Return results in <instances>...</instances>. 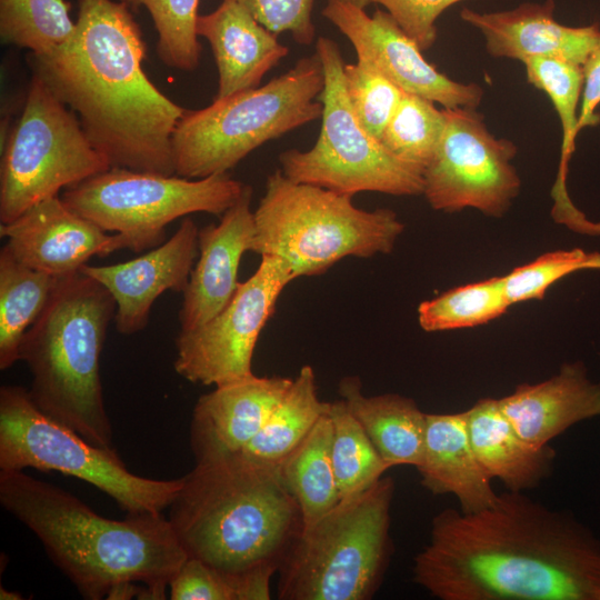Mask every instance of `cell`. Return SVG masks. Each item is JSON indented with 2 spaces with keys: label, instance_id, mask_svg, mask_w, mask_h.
<instances>
[{
  "label": "cell",
  "instance_id": "obj_1",
  "mask_svg": "<svg viewBox=\"0 0 600 600\" xmlns=\"http://www.w3.org/2000/svg\"><path fill=\"white\" fill-rule=\"evenodd\" d=\"M412 578L440 600H596L600 539L569 512L507 491L477 512L437 513Z\"/></svg>",
  "mask_w": 600,
  "mask_h": 600
},
{
  "label": "cell",
  "instance_id": "obj_2",
  "mask_svg": "<svg viewBox=\"0 0 600 600\" xmlns=\"http://www.w3.org/2000/svg\"><path fill=\"white\" fill-rule=\"evenodd\" d=\"M147 47L131 9L114 0H78L72 37L29 53L32 76L78 114L111 167L174 174L171 137L187 111L143 71Z\"/></svg>",
  "mask_w": 600,
  "mask_h": 600
},
{
  "label": "cell",
  "instance_id": "obj_3",
  "mask_svg": "<svg viewBox=\"0 0 600 600\" xmlns=\"http://www.w3.org/2000/svg\"><path fill=\"white\" fill-rule=\"evenodd\" d=\"M168 519L187 556L222 574L237 600L271 598V578L303 527L278 468L240 453L196 462Z\"/></svg>",
  "mask_w": 600,
  "mask_h": 600
},
{
  "label": "cell",
  "instance_id": "obj_4",
  "mask_svg": "<svg viewBox=\"0 0 600 600\" xmlns=\"http://www.w3.org/2000/svg\"><path fill=\"white\" fill-rule=\"evenodd\" d=\"M0 502L38 537L84 599L106 598L123 581L143 583L141 599H166L170 579L188 558L161 513L108 519L24 471H0Z\"/></svg>",
  "mask_w": 600,
  "mask_h": 600
},
{
  "label": "cell",
  "instance_id": "obj_5",
  "mask_svg": "<svg viewBox=\"0 0 600 600\" xmlns=\"http://www.w3.org/2000/svg\"><path fill=\"white\" fill-rule=\"evenodd\" d=\"M114 316L116 301L102 284L81 271L63 277L19 351L36 406L103 448L113 447L99 364Z\"/></svg>",
  "mask_w": 600,
  "mask_h": 600
},
{
  "label": "cell",
  "instance_id": "obj_6",
  "mask_svg": "<svg viewBox=\"0 0 600 600\" xmlns=\"http://www.w3.org/2000/svg\"><path fill=\"white\" fill-rule=\"evenodd\" d=\"M254 216L251 251L277 257L294 280L318 276L348 257L390 253L404 230L388 208L364 210L352 196L269 174Z\"/></svg>",
  "mask_w": 600,
  "mask_h": 600
},
{
  "label": "cell",
  "instance_id": "obj_7",
  "mask_svg": "<svg viewBox=\"0 0 600 600\" xmlns=\"http://www.w3.org/2000/svg\"><path fill=\"white\" fill-rule=\"evenodd\" d=\"M324 76L317 52L286 73L198 110H187L171 137L174 174L228 173L267 141L321 118Z\"/></svg>",
  "mask_w": 600,
  "mask_h": 600
},
{
  "label": "cell",
  "instance_id": "obj_8",
  "mask_svg": "<svg viewBox=\"0 0 600 600\" xmlns=\"http://www.w3.org/2000/svg\"><path fill=\"white\" fill-rule=\"evenodd\" d=\"M393 496V479L382 477L303 526L278 569V599H371L392 553Z\"/></svg>",
  "mask_w": 600,
  "mask_h": 600
},
{
  "label": "cell",
  "instance_id": "obj_9",
  "mask_svg": "<svg viewBox=\"0 0 600 600\" xmlns=\"http://www.w3.org/2000/svg\"><path fill=\"white\" fill-rule=\"evenodd\" d=\"M33 468L76 477L114 499L127 513H161L182 478L157 480L131 472L113 448L88 442L42 412L27 389H0V471Z\"/></svg>",
  "mask_w": 600,
  "mask_h": 600
},
{
  "label": "cell",
  "instance_id": "obj_10",
  "mask_svg": "<svg viewBox=\"0 0 600 600\" xmlns=\"http://www.w3.org/2000/svg\"><path fill=\"white\" fill-rule=\"evenodd\" d=\"M316 52L323 67L321 128L307 151L290 149L279 156L281 172L290 180L338 193L380 192L419 196L423 173L390 153L360 124L347 96L340 48L319 37Z\"/></svg>",
  "mask_w": 600,
  "mask_h": 600
},
{
  "label": "cell",
  "instance_id": "obj_11",
  "mask_svg": "<svg viewBox=\"0 0 600 600\" xmlns=\"http://www.w3.org/2000/svg\"><path fill=\"white\" fill-rule=\"evenodd\" d=\"M244 187L229 173L187 179L111 167L67 188L61 198L103 231L119 234L124 249L141 252L163 243L176 219L196 212L221 217Z\"/></svg>",
  "mask_w": 600,
  "mask_h": 600
},
{
  "label": "cell",
  "instance_id": "obj_12",
  "mask_svg": "<svg viewBox=\"0 0 600 600\" xmlns=\"http://www.w3.org/2000/svg\"><path fill=\"white\" fill-rule=\"evenodd\" d=\"M1 151L0 223L110 168L76 113L34 76Z\"/></svg>",
  "mask_w": 600,
  "mask_h": 600
},
{
  "label": "cell",
  "instance_id": "obj_13",
  "mask_svg": "<svg viewBox=\"0 0 600 600\" xmlns=\"http://www.w3.org/2000/svg\"><path fill=\"white\" fill-rule=\"evenodd\" d=\"M446 127L438 150L423 171V192L433 210L466 208L500 218L521 188L512 160L516 144L497 138L473 108L446 109Z\"/></svg>",
  "mask_w": 600,
  "mask_h": 600
},
{
  "label": "cell",
  "instance_id": "obj_14",
  "mask_svg": "<svg viewBox=\"0 0 600 600\" xmlns=\"http://www.w3.org/2000/svg\"><path fill=\"white\" fill-rule=\"evenodd\" d=\"M293 280L282 260L262 256L257 270L239 283L219 313L197 329L180 331L176 372L192 383L214 387L253 374L259 336L283 289Z\"/></svg>",
  "mask_w": 600,
  "mask_h": 600
},
{
  "label": "cell",
  "instance_id": "obj_15",
  "mask_svg": "<svg viewBox=\"0 0 600 600\" xmlns=\"http://www.w3.org/2000/svg\"><path fill=\"white\" fill-rule=\"evenodd\" d=\"M322 16L350 41L358 61L381 72L402 91L446 109L480 106L484 93L481 86L458 82L438 71L386 10L376 9L369 16L352 3L328 0Z\"/></svg>",
  "mask_w": 600,
  "mask_h": 600
},
{
  "label": "cell",
  "instance_id": "obj_16",
  "mask_svg": "<svg viewBox=\"0 0 600 600\" xmlns=\"http://www.w3.org/2000/svg\"><path fill=\"white\" fill-rule=\"evenodd\" d=\"M6 246L26 266L56 277L80 271L94 257L124 249L119 234L103 231L70 209L58 196L26 210L14 220L0 223Z\"/></svg>",
  "mask_w": 600,
  "mask_h": 600
},
{
  "label": "cell",
  "instance_id": "obj_17",
  "mask_svg": "<svg viewBox=\"0 0 600 600\" xmlns=\"http://www.w3.org/2000/svg\"><path fill=\"white\" fill-rule=\"evenodd\" d=\"M199 228L184 218L174 234L151 251L109 266L80 271L102 284L116 301V328L122 334L143 330L153 302L163 292H183L198 256Z\"/></svg>",
  "mask_w": 600,
  "mask_h": 600
},
{
  "label": "cell",
  "instance_id": "obj_18",
  "mask_svg": "<svg viewBox=\"0 0 600 600\" xmlns=\"http://www.w3.org/2000/svg\"><path fill=\"white\" fill-rule=\"evenodd\" d=\"M251 199L252 188L246 184L238 201L221 216L218 224L199 229V258L182 292L180 331L208 322L236 293L240 261L244 252L251 251L254 237Z\"/></svg>",
  "mask_w": 600,
  "mask_h": 600
},
{
  "label": "cell",
  "instance_id": "obj_19",
  "mask_svg": "<svg viewBox=\"0 0 600 600\" xmlns=\"http://www.w3.org/2000/svg\"><path fill=\"white\" fill-rule=\"evenodd\" d=\"M554 8L553 0L523 2L513 9L493 12L463 8L460 19L481 32L486 50L493 58L521 62L554 58L583 66L597 44L600 24H561L554 19Z\"/></svg>",
  "mask_w": 600,
  "mask_h": 600
},
{
  "label": "cell",
  "instance_id": "obj_20",
  "mask_svg": "<svg viewBox=\"0 0 600 600\" xmlns=\"http://www.w3.org/2000/svg\"><path fill=\"white\" fill-rule=\"evenodd\" d=\"M291 382V378L253 373L202 394L190 424L196 462L240 452L262 429Z\"/></svg>",
  "mask_w": 600,
  "mask_h": 600
},
{
  "label": "cell",
  "instance_id": "obj_21",
  "mask_svg": "<svg viewBox=\"0 0 600 600\" xmlns=\"http://www.w3.org/2000/svg\"><path fill=\"white\" fill-rule=\"evenodd\" d=\"M498 403L524 440L544 446L573 424L600 416V383L582 362H567L550 379L519 384Z\"/></svg>",
  "mask_w": 600,
  "mask_h": 600
},
{
  "label": "cell",
  "instance_id": "obj_22",
  "mask_svg": "<svg viewBox=\"0 0 600 600\" xmlns=\"http://www.w3.org/2000/svg\"><path fill=\"white\" fill-rule=\"evenodd\" d=\"M197 33L209 42L217 64L214 99L259 87L264 74L289 53L277 34L230 0H222L212 12L199 14Z\"/></svg>",
  "mask_w": 600,
  "mask_h": 600
},
{
  "label": "cell",
  "instance_id": "obj_23",
  "mask_svg": "<svg viewBox=\"0 0 600 600\" xmlns=\"http://www.w3.org/2000/svg\"><path fill=\"white\" fill-rule=\"evenodd\" d=\"M417 470L427 490L453 494L463 512L480 511L498 498L471 446L466 411L427 413L423 453Z\"/></svg>",
  "mask_w": 600,
  "mask_h": 600
},
{
  "label": "cell",
  "instance_id": "obj_24",
  "mask_svg": "<svg viewBox=\"0 0 600 600\" xmlns=\"http://www.w3.org/2000/svg\"><path fill=\"white\" fill-rule=\"evenodd\" d=\"M466 417L471 446L490 480L498 479L508 491L523 492L551 476L554 449L524 440L501 411L498 399L478 400L466 410Z\"/></svg>",
  "mask_w": 600,
  "mask_h": 600
},
{
  "label": "cell",
  "instance_id": "obj_25",
  "mask_svg": "<svg viewBox=\"0 0 600 600\" xmlns=\"http://www.w3.org/2000/svg\"><path fill=\"white\" fill-rule=\"evenodd\" d=\"M338 392L348 410L390 467H418L422 459L427 413L417 402L398 393L366 396L357 376L340 380Z\"/></svg>",
  "mask_w": 600,
  "mask_h": 600
},
{
  "label": "cell",
  "instance_id": "obj_26",
  "mask_svg": "<svg viewBox=\"0 0 600 600\" xmlns=\"http://www.w3.org/2000/svg\"><path fill=\"white\" fill-rule=\"evenodd\" d=\"M330 402L318 396L311 366L301 367L259 433L240 451L260 464L278 468L329 412Z\"/></svg>",
  "mask_w": 600,
  "mask_h": 600
},
{
  "label": "cell",
  "instance_id": "obj_27",
  "mask_svg": "<svg viewBox=\"0 0 600 600\" xmlns=\"http://www.w3.org/2000/svg\"><path fill=\"white\" fill-rule=\"evenodd\" d=\"M63 277L20 262L4 244L0 251V369L20 360L26 332L41 314Z\"/></svg>",
  "mask_w": 600,
  "mask_h": 600
},
{
  "label": "cell",
  "instance_id": "obj_28",
  "mask_svg": "<svg viewBox=\"0 0 600 600\" xmlns=\"http://www.w3.org/2000/svg\"><path fill=\"white\" fill-rule=\"evenodd\" d=\"M331 444L332 422L328 412L278 467L282 482L300 508L303 526L318 520L340 501Z\"/></svg>",
  "mask_w": 600,
  "mask_h": 600
},
{
  "label": "cell",
  "instance_id": "obj_29",
  "mask_svg": "<svg viewBox=\"0 0 600 600\" xmlns=\"http://www.w3.org/2000/svg\"><path fill=\"white\" fill-rule=\"evenodd\" d=\"M527 80L543 91L552 102L562 128L561 162L556 184V209L559 214L576 208L564 190L567 163L579 133L578 120L583 88L582 66L554 58H532L522 62Z\"/></svg>",
  "mask_w": 600,
  "mask_h": 600
},
{
  "label": "cell",
  "instance_id": "obj_30",
  "mask_svg": "<svg viewBox=\"0 0 600 600\" xmlns=\"http://www.w3.org/2000/svg\"><path fill=\"white\" fill-rule=\"evenodd\" d=\"M329 416L332 463L341 500L371 487L390 467L341 399L330 402Z\"/></svg>",
  "mask_w": 600,
  "mask_h": 600
},
{
  "label": "cell",
  "instance_id": "obj_31",
  "mask_svg": "<svg viewBox=\"0 0 600 600\" xmlns=\"http://www.w3.org/2000/svg\"><path fill=\"white\" fill-rule=\"evenodd\" d=\"M70 9L66 0H0L1 41L31 53L51 51L74 32Z\"/></svg>",
  "mask_w": 600,
  "mask_h": 600
},
{
  "label": "cell",
  "instance_id": "obj_32",
  "mask_svg": "<svg viewBox=\"0 0 600 600\" xmlns=\"http://www.w3.org/2000/svg\"><path fill=\"white\" fill-rule=\"evenodd\" d=\"M510 306L503 277H494L421 302L418 321L428 332L471 328L500 317Z\"/></svg>",
  "mask_w": 600,
  "mask_h": 600
},
{
  "label": "cell",
  "instance_id": "obj_33",
  "mask_svg": "<svg viewBox=\"0 0 600 600\" xmlns=\"http://www.w3.org/2000/svg\"><path fill=\"white\" fill-rule=\"evenodd\" d=\"M444 127L443 109L423 97L403 92L380 141L396 158L423 173L438 150Z\"/></svg>",
  "mask_w": 600,
  "mask_h": 600
},
{
  "label": "cell",
  "instance_id": "obj_34",
  "mask_svg": "<svg viewBox=\"0 0 600 600\" xmlns=\"http://www.w3.org/2000/svg\"><path fill=\"white\" fill-rule=\"evenodd\" d=\"M130 9L146 8L158 33L157 53L169 68L192 71L199 66L201 44L197 21L200 0H119Z\"/></svg>",
  "mask_w": 600,
  "mask_h": 600
},
{
  "label": "cell",
  "instance_id": "obj_35",
  "mask_svg": "<svg viewBox=\"0 0 600 600\" xmlns=\"http://www.w3.org/2000/svg\"><path fill=\"white\" fill-rule=\"evenodd\" d=\"M343 78L354 116L366 131L380 140L404 91L362 61L346 63Z\"/></svg>",
  "mask_w": 600,
  "mask_h": 600
},
{
  "label": "cell",
  "instance_id": "obj_36",
  "mask_svg": "<svg viewBox=\"0 0 600 600\" xmlns=\"http://www.w3.org/2000/svg\"><path fill=\"white\" fill-rule=\"evenodd\" d=\"M584 269H600V253L574 248L544 253L503 276L510 304L540 300L563 277Z\"/></svg>",
  "mask_w": 600,
  "mask_h": 600
},
{
  "label": "cell",
  "instance_id": "obj_37",
  "mask_svg": "<svg viewBox=\"0 0 600 600\" xmlns=\"http://www.w3.org/2000/svg\"><path fill=\"white\" fill-rule=\"evenodd\" d=\"M242 6L260 24L274 34L289 32L296 42L314 40L312 22L314 0H230Z\"/></svg>",
  "mask_w": 600,
  "mask_h": 600
},
{
  "label": "cell",
  "instance_id": "obj_38",
  "mask_svg": "<svg viewBox=\"0 0 600 600\" xmlns=\"http://www.w3.org/2000/svg\"><path fill=\"white\" fill-rule=\"evenodd\" d=\"M460 1L463 0H371V3L382 6L403 32L426 51L437 40L439 16Z\"/></svg>",
  "mask_w": 600,
  "mask_h": 600
},
{
  "label": "cell",
  "instance_id": "obj_39",
  "mask_svg": "<svg viewBox=\"0 0 600 600\" xmlns=\"http://www.w3.org/2000/svg\"><path fill=\"white\" fill-rule=\"evenodd\" d=\"M172 600H237L233 586L196 558H187L169 582Z\"/></svg>",
  "mask_w": 600,
  "mask_h": 600
},
{
  "label": "cell",
  "instance_id": "obj_40",
  "mask_svg": "<svg viewBox=\"0 0 600 600\" xmlns=\"http://www.w3.org/2000/svg\"><path fill=\"white\" fill-rule=\"evenodd\" d=\"M583 88L579 110L578 130L600 123V34L596 47L582 66Z\"/></svg>",
  "mask_w": 600,
  "mask_h": 600
},
{
  "label": "cell",
  "instance_id": "obj_41",
  "mask_svg": "<svg viewBox=\"0 0 600 600\" xmlns=\"http://www.w3.org/2000/svg\"><path fill=\"white\" fill-rule=\"evenodd\" d=\"M142 592H143V588L137 587L134 582L123 581L112 587V589L107 594L106 599L128 600V599L133 598L134 596L141 599Z\"/></svg>",
  "mask_w": 600,
  "mask_h": 600
},
{
  "label": "cell",
  "instance_id": "obj_42",
  "mask_svg": "<svg viewBox=\"0 0 600 600\" xmlns=\"http://www.w3.org/2000/svg\"><path fill=\"white\" fill-rule=\"evenodd\" d=\"M0 599L1 600H21V594L14 592V591H8L7 589H3V587L0 588Z\"/></svg>",
  "mask_w": 600,
  "mask_h": 600
},
{
  "label": "cell",
  "instance_id": "obj_43",
  "mask_svg": "<svg viewBox=\"0 0 600 600\" xmlns=\"http://www.w3.org/2000/svg\"><path fill=\"white\" fill-rule=\"evenodd\" d=\"M340 1L349 2L363 9H366V7L371 4V0H340Z\"/></svg>",
  "mask_w": 600,
  "mask_h": 600
},
{
  "label": "cell",
  "instance_id": "obj_44",
  "mask_svg": "<svg viewBox=\"0 0 600 600\" xmlns=\"http://www.w3.org/2000/svg\"><path fill=\"white\" fill-rule=\"evenodd\" d=\"M596 600H600V590H599V592H598V594H597Z\"/></svg>",
  "mask_w": 600,
  "mask_h": 600
}]
</instances>
